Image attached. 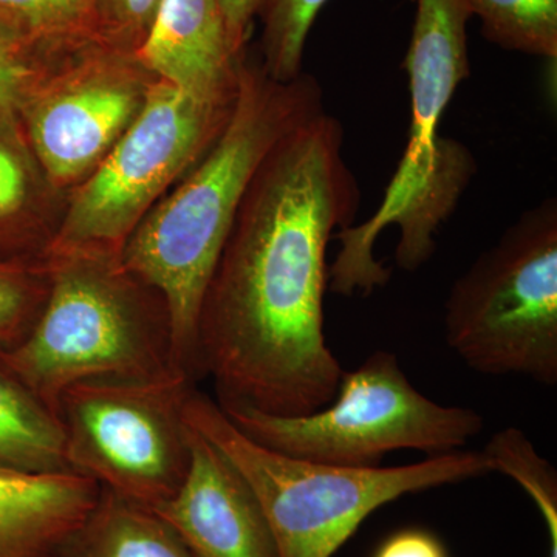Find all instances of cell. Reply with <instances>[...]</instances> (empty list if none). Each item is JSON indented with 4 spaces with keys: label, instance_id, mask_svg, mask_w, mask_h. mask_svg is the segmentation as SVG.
I'll return each instance as SVG.
<instances>
[{
    "label": "cell",
    "instance_id": "6da1fadb",
    "mask_svg": "<svg viewBox=\"0 0 557 557\" xmlns=\"http://www.w3.org/2000/svg\"><path fill=\"white\" fill-rule=\"evenodd\" d=\"M361 193L327 112L278 139L237 212L205 299L197 370L220 405L276 416L327 406L343 368L324 332L327 248Z\"/></svg>",
    "mask_w": 557,
    "mask_h": 557
},
{
    "label": "cell",
    "instance_id": "7a4b0ae2",
    "mask_svg": "<svg viewBox=\"0 0 557 557\" xmlns=\"http://www.w3.org/2000/svg\"><path fill=\"white\" fill-rule=\"evenodd\" d=\"M324 110L314 76L276 83L242 62L236 100L218 139L121 248L120 265L163 299L180 369L194 380L201 310L249 183L278 139Z\"/></svg>",
    "mask_w": 557,
    "mask_h": 557
},
{
    "label": "cell",
    "instance_id": "3957f363",
    "mask_svg": "<svg viewBox=\"0 0 557 557\" xmlns=\"http://www.w3.org/2000/svg\"><path fill=\"white\" fill-rule=\"evenodd\" d=\"M50 259L49 292L35 324L16 346L0 348V362L44 405L57 413L61 395L86 381L188 375L175 357L168 310L148 309L138 293L146 284L119 256Z\"/></svg>",
    "mask_w": 557,
    "mask_h": 557
},
{
    "label": "cell",
    "instance_id": "277c9868",
    "mask_svg": "<svg viewBox=\"0 0 557 557\" xmlns=\"http://www.w3.org/2000/svg\"><path fill=\"white\" fill-rule=\"evenodd\" d=\"M183 417L244 475L263 509L278 557H333L373 511L406 494L491 474L480 450H456L392 468H344L259 445L196 387Z\"/></svg>",
    "mask_w": 557,
    "mask_h": 557
},
{
    "label": "cell",
    "instance_id": "5b68a950",
    "mask_svg": "<svg viewBox=\"0 0 557 557\" xmlns=\"http://www.w3.org/2000/svg\"><path fill=\"white\" fill-rule=\"evenodd\" d=\"M240 432L287 456L344 468H376L395 450L429 457L456 453L485 426L478 410L443 406L421 394L397 355L376 350L343 372L335 397L302 416L220 405Z\"/></svg>",
    "mask_w": 557,
    "mask_h": 557
},
{
    "label": "cell",
    "instance_id": "8992f818",
    "mask_svg": "<svg viewBox=\"0 0 557 557\" xmlns=\"http://www.w3.org/2000/svg\"><path fill=\"white\" fill-rule=\"evenodd\" d=\"M446 341L483 375L557 384V200L528 209L457 278Z\"/></svg>",
    "mask_w": 557,
    "mask_h": 557
},
{
    "label": "cell",
    "instance_id": "52a82bcc",
    "mask_svg": "<svg viewBox=\"0 0 557 557\" xmlns=\"http://www.w3.org/2000/svg\"><path fill=\"white\" fill-rule=\"evenodd\" d=\"M196 381H86L58 401L72 471L116 496L156 509L188 475L190 431L183 406Z\"/></svg>",
    "mask_w": 557,
    "mask_h": 557
},
{
    "label": "cell",
    "instance_id": "ba28073f",
    "mask_svg": "<svg viewBox=\"0 0 557 557\" xmlns=\"http://www.w3.org/2000/svg\"><path fill=\"white\" fill-rule=\"evenodd\" d=\"M233 104L199 100L166 81L149 87L137 119L76 193L50 258L120 256L157 197L218 139Z\"/></svg>",
    "mask_w": 557,
    "mask_h": 557
},
{
    "label": "cell",
    "instance_id": "9c48e42d",
    "mask_svg": "<svg viewBox=\"0 0 557 557\" xmlns=\"http://www.w3.org/2000/svg\"><path fill=\"white\" fill-rule=\"evenodd\" d=\"M468 0H417L416 21L405 70L409 76L410 129L405 156L380 207L364 223L339 231L335 260L329 267V292L369 296L384 287L391 270L375 258L376 240L403 209L428 185L440 141V121L457 87L468 78Z\"/></svg>",
    "mask_w": 557,
    "mask_h": 557
},
{
    "label": "cell",
    "instance_id": "30bf717a",
    "mask_svg": "<svg viewBox=\"0 0 557 557\" xmlns=\"http://www.w3.org/2000/svg\"><path fill=\"white\" fill-rule=\"evenodd\" d=\"M119 51L91 54L27 108L33 146L58 185L98 166L141 110L145 95Z\"/></svg>",
    "mask_w": 557,
    "mask_h": 557
},
{
    "label": "cell",
    "instance_id": "8fae6325",
    "mask_svg": "<svg viewBox=\"0 0 557 557\" xmlns=\"http://www.w3.org/2000/svg\"><path fill=\"white\" fill-rule=\"evenodd\" d=\"M189 431L188 475L153 511L193 557H278L269 520L247 480L196 429Z\"/></svg>",
    "mask_w": 557,
    "mask_h": 557
},
{
    "label": "cell",
    "instance_id": "7c38bea8",
    "mask_svg": "<svg viewBox=\"0 0 557 557\" xmlns=\"http://www.w3.org/2000/svg\"><path fill=\"white\" fill-rule=\"evenodd\" d=\"M134 57L161 81L199 100H236L244 54L231 49L222 0H161Z\"/></svg>",
    "mask_w": 557,
    "mask_h": 557
},
{
    "label": "cell",
    "instance_id": "4fadbf2b",
    "mask_svg": "<svg viewBox=\"0 0 557 557\" xmlns=\"http://www.w3.org/2000/svg\"><path fill=\"white\" fill-rule=\"evenodd\" d=\"M102 487L75 471L0 467V557H57Z\"/></svg>",
    "mask_w": 557,
    "mask_h": 557
},
{
    "label": "cell",
    "instance_id": "5bb4252c",
    "mask_svg": "<svg viewBox=\"0 0 557 557\" xmlns=\"http://www.w3.org/2000/svg\"><path fill=\"white\" fill-rule=\"evenodd\" d=\"M57 557H193L153 509L102 487L97 505Z\"/></svg>",
    "mask_w": 557,
    "mask_h": 557
},
{
    "label": "cell",
    "instance_id": "9a60e30c",
    "mask_svg": "<svg viewBox=\"0 0 557 557\" xmlns=\"http://www.w3.org/2000/svg\"><path fill=\"white\" fill-rule=\"evenodd\" d=\"M475 172L478 161L467 146L440 137L437 160L428 185L394 222L399 228L395 249L399 269L413 273L431 260L437 249L435 234L440 225L453 214Z\"/></svg>",
    "mask_w": 557,
    "mask_h": 557
},
{
    "label": "cell",
    "instance_id": "2e32d148",
    "mask_svg": "<svg viewBox=\"0 0 557 557\" xmlns=\"http://www.w3.org/2000/svg\"><path fill=\"white\" fill-rule=\"evenodd\" d=\"M0 467L72 471L60 418L0 362Z\"/></svg>",
    "mask_w": 557,
    "mask_h": 557
},
{
    "label": "cell",
    "instance_id": "e0dca14e",
    "mask_svg": "<svg viewBox=\"0 0 557 557\" xmlns=\"http://www.w3.org/2000/svg\"><path fill=\"white\" fill-rule=\"evenodd\" d=\"M483 38L500 49L556 61L557 0H468Z\"/></svg>",
    "mask_w": 557,
    "mask_h": 557
},
{
    "label": "cell",
    "instance_id": "ac0fdd59",
    "mask_svg": "<svg viewBox=\"0 0 557 557\" xmlns=\"http://www.w3.org/2000/svg\"><path fill=\"white\" fill-rule=\"evenodd\" d=\"M98 5L100 0H0V24L39 46L79 47L100 42Z\"/></svg>",
    "mask_w": 557,
    "mask_h": 557
},
{
    "label": "cell",
    "instance_id": "d6986e66",
    "mask_svg": "<svg viewBox=\"0 0 557 557\" xmlns=\"http://www.w3.org/2000/svg\"><path fill=\"white\" fill-rule=\"evenodd\" d=\"M482 453L494 472L515 480L534 502L547 527L549 557H557V471L552 461L518 428L496 432Z\"/></svg>",
    "mask_w": 557,
    "mask_h": 557
},
{
    "label": "cell",
    "instance_id": "ffe728a7",
    "mask_svg": "<svg viewBox=\"0 0 557 557\" xmlns=\"http://www.w3.org/2000/svg\"><path fill=\"white\" fill-rule=\"evenodd\" d=\"M327 0H263L262 70L276 83L302 75L307 38Z\"/></svg>",
    "mask_w": 557,
    "mask_h": 557
},
{
    "label": "cell",
    "instance_id": "44dd1931",
    "mask_svg": "<svg viewBox=\"0 0 557 557\" xmlns=\"http://www.w3.org/2000/svg\"><path fill=\"white\" fill-rule=\"evenodd\" d=\"M58 47L39 46L0 24V129H11L24 109L28 86L38 76L36 54Z\"/></svg>",
    "mask_w": 557,
    "mask_h": 557
},
{
    "label": "cell",
    "instance_id": "7402d4cb",
    "mask_svg": "<svg viewBox=\"0 0 557 557\" xmlns=\"http://www.w3.org/2000/svg\"><path fill=\"white\" fill-rule=\"evenodd\" d=\"M47 292L20 263L0 262V348L16 346L27 335Z\"/></svg>",
    "mask_w": 557,
    "mask_h": 557
},
{
    "label": "cell",
    "instance_id": "603a6c76",
    "mask_svg": "<svg viewBox=\"0 0 557 557\" xmlns=\"http://www.w3.org/2000/svg\"><path fill=\"white\" fill-rule=\"evenodd\" d=\"M161 0H100L98 39L115 50H137L148 35Z\"/></svg>",
    "mask_w": 557,
    "mask_h": 557
},
{
    "label": "cell",
    "instance_id": "cb8c5ba5",
    "mask_svg": "<svg viewBox=\"0 0 557 557\" xmlns=\"http://www.w3.org/2000/svg\"><path fill=\"white\" fill-rule=\"evenodd\" d=\"M372 557H449L445 544L434 533L408 528L388 536Z\"/></svg>",
    "mask_w": 557,
    "mask_h": 557
},
{
    "label": "cell",
    "instance_id": "d4e9b609",
    "mask_svg": "<svg viewBox=\"0 0 557 557\" xmlns=\"http://www.w3.org/2000/svg\"><path fill=\"white\" fill-rule=\"evenodd\" d=\"M27 196V178L21 161L0 145V220L16 214Z\"/></svg>",
    "mask_w": 557,
    "mask_h": 557
},
{
    "label": "cell",
    "instance_id": "484cf974",
    "mask_svg": "<svg viewBox=\"0 0 557 557\" xmlns=\"http://www.w3.org/2000/svg\"><path fill=\"white\" fill-rule=\"evenodd\" d=\"M262 3L263 0H222L226 32L234 53L244 54L252 22L259 16Z\"/></svg>",
    "mask_w": 557,
    "mask_h": 557
}]
</instances>
